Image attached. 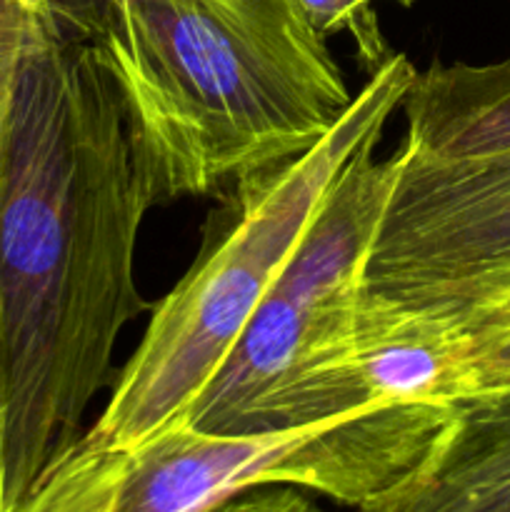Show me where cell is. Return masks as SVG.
Returning <instances> with one entry per match:
<instances>
[{
    "mask_svg": "<svg viewBox=\"0 0 510 512\" xmlns=\"http://www.w3.org/2000/svg\"><path fill=\"white\" fill-rule=\"evenodd\" d=\"M378 143L380 135L365 140L340 170L238 343L178 423L258 435L373 405L348 360L365 263L400 168V153L375 158Z\"/></svg>",
    "mask_w": 510,
    "mask_h": 512,
    "instance_id": "cell-4",
    "label": "cell"
},
{
    "mask_svg": "<svg viewBox=\"0 0 510 512\" xmlns=\"http://www.w3.org/2000/svg\"><path fill=\"white\" fill-rule=\"evenodd\" d=\"M453 405H365L303 428L210 435L170 423L125 453L110 450L103 512H210L263 485L370 503L428 453Z\"/></svg>",
    "mask_w": 510,
    "mask_h": 512,
    "instance_id": "cell-5",
    "label": "cell"
},
{
    "mask_svg": "<svg viewBox=\"0 0 510 512\" xmlns=\"http://www.w3.org/2000/svg\"><path fill=\"white\" fill-rule=\"evenodd\" d=\"M403 145L430 158H478L510 150V58L488 65L433 63L403 98Z\"/></svg>",
    "mask_w": 510,
    "mask_h": 512,
    "instance_id": "cell-8",
    "label": "cell"
},
{
    "mask_svg": "<svg viewBox=\"0 0 510 512\" xmlns=\"http://www.w3.org/2000/svg\"><path fill=\"white\" fill-rule=\"evenodd\" d=\"M363 298L463 328L510 300V150L430 158L400 145Z\"/></svg>",
    "mask_w": 510,
    "mask_h": 512,
    "instance_id": "cell-6",
    "label": "cell"
},
{
    "mask_svg": "<svg viewBox=\"0 0 510 512\" xmlns=\"http://www.w3.org/2000/svg\"><path fill=\"white\" fill-rule=\"evenodd\" d=\"M48 8L113 80L158 203L230 188L308 153L353 105L298 0H48Z\"/></svg>",
    "mask_w": 510,
    "mask_h": 512,
    "instance_id": "cell-2",
    "label": "cell"
},
{
    "mask_svg": "<svg viewBox=\"0 0 510 512\" xmlns=\"http://www.w3.org/2000/svg\"><path fill=\"white\" fill-rule=\"evenodd\" d=\"M158 203L118 90L48 10L18 70L0 158L3 512L83 435L120 333L148 305L135 245Z\"/></svg>",
    "mask_w": 510,
    "mask_h": 512,
    "instance_id": "cell-1",
    "label": "cell"
},
{
    "mask_svg": "<svg viewBox=\"0 0 510 512\" xmlns=\"http://www.w3.org/2000/svg\"><path fill=\"white\" fill-rule=\"evenodd\" d=\"M415 73L403 53H393L308 153L230 185L223 208L210 213L198 258L155 305L108 405L83 433L90 445L125 453L183 418L238 343L333 180L365 140L383 135Z\"/></svg>",
    "mask_w": 510,
    "mask_h": 512,
    "instance_id": "cell-3",
    "label": "cell"
},
{
    "mask_svg": "<svg viewBox=\"0 0 510 512\" xmlns=\"http://www.w3.org/2000/svg\"><path fill=\"white\" fill-rule=\"evenodd\" d=\"M210 512H323L293 485H263L225 500Z\"/></svg>",
    "mask_w": 510,
    "mask_h": 512,
    "instance_id": "cell-12",
    "label": "cell"
},
{
    "mask_svg": "<svg viewBox=\"0 0 510 512\" xmlns=\"http://www.w3.org/2000/svg\"><path fill=\"white\" fill-rule=\"evenodd\" d=\"M48 10V0H0V158L20 63L30 35Z\"/></svg>",
    "mask_w": 510,
    "mask_h": 512,
    "instance_id": "cell-11",
    "label": "cell"
},
{
    "mask_svg": "<svg viewBox=\"0 0 510 512\" xmlns=\"http://www.w3.org/2000/svg\"><path fill=\"white\" fill-rule=\"evenodd\" d=\"M375 3L378 0H298L305 18L320 35L328 38V35L348 33L353 38L355 55L368 75L378 73L395 53L380 28ZM393 3L410 8L415 0H393Z\"/></svg>",
    "mask_w": 510,
    "mask_h": 512,
    "instance_id": "cell-9",
    "label": "cell"
},
{
    "mask_svg": "<svg viewBox=\"0 0 510 512\" xmlns=\"http://www.w3.org/2000/svg\"><path fill=\"white\" fill-rule=\"evenodd\" d=\"M358 512H510V385L453 403L418 465Z\"/></svg>",
    "mask_w": 510,
    "mask_h": 512,
    "instance_id": "cell-7",
    "label": "cell"
},
{
    "mask_svg": "<svg viewBox=\"0 0 510 512\" xmlns=\"http://www.w3.org/2000/svg\"><path fill=\"white\" fill-rule=\"evenodd\" d=\"M0 512H3V458H0Z\"/></svg>",
    "mask_w": 510,
    "mask_h": 512,
    "instance_id": "cell-13",
    "label": "cell"
},
{
    "mask_svg": "<svg viewBox=\"0 0 510 512\" xmlns=\"http://www.w3.org/2000/svg\"><path fill=\"white\" fill-rule=\"evenodd\" d=\"M470 395L510 385V300L460 328Z\"/></svg>",
    "mask_w": 510,
    "mask_h": 512,
    "instance_id": "cell-10",
    "label": "cell"
}]
</instances>
